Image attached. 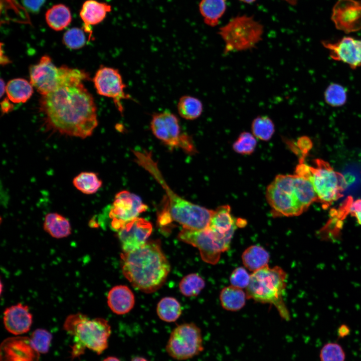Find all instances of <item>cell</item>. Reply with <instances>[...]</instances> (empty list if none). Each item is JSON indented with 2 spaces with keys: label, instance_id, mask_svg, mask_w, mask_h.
Segmentation results:
<instances>
[{
  "label": "cell",
  "instance_id": "cell-4",
  "mask_svg": "<svg viewBox=\"0 0 361 361\" xmlns=\"http://www.w3.org/2000/svg\"><path fill=\"white\" fill-rule=\"evenodd\" d=\"M64 328L74 336L73 357L80 355L86 348L100 354L108 346L111 329L105 319L100 317L90 319L81 313L74 314L66 318Z\"/></svg>",
  "mask_w": 361,
  "mask_h": 361
},
{
  "label": "cell",
  "instance_id": "cell-29",
  "mask_svg": "<svg viewBox=\"0 0 361 361\" xmlns=\"http://www.w3.org/2000/svg\"><path fill=\"white\" fill-rule=\"evenodd\" d=\"M49 26L56 31H60L66 27L71 21L69 9L61 4L54 6L46 14Z\"/></svg>",
  "mask_w": 361,
  "mask_h": 361
},
{
  "label": "cell",
  "instance_id": "cell-50",
  "mask_svg": "<svg viewBox=\"0 0 361 361\" xmlns=\"http://www.w3.org/2000/svg\"><path fill=\"white\" fill-rule=\"evenodd\" d=\"M241 2H242L243 3H246V4H251L252 3H254L256 0H239Z\"/></svg>",
  "mask_w": 361,
  "mask_h": 361
},
{
  "label": "cell",
  "instance_id": "cell-38",
  "mask_svg": "<svg viewBox=\"0 0 361 361\" xmlns=\"http://www.w3.org/2000/svg\"><path fill=\"white\" fill-rule=\"evenodd\" d=\"M319 358L320 361H345V353L338 343L328 342L320 349Z\"/></svg>",
  "mask_w": 361,
  "mask_h": 361
},
{
  "label": "cell",
  "instance_id": "cell-30",
  "mask_svg": "<svg viewBox=\"0 0 361 361\" xmlns=\"http://www.w3.org/2000/svg\"><path fill=\"white\" fill-rule=\"evenodd\" d=\"M179 115L186 120H195L199 118L203 110L202 101L198 98L190 96H182L177 105Z\"/></svg>",
  "mask_w": 361,
  "mask_h": 361
},
{
  "label": "cell",
  "instance_id": "cell-8",
  "mask_svg": "<svg viewBox=\"0 0 361 361\" xmlns=\"http://www.w3.org/2000/svg\"><path fill=\"white\" fill-rule=\"evenodd\" d=\"M234 232L221 234L209 227L200 230L183 228L177 238L180 241L197 247L202 260L214 265L219 261L221 254L229 249Z\"/></svg>",
  "mask_w": 361,
  "mask_h": 361
},
{
  "label": "cell",
  "instance_id": "cell-31",
  "mask_svg": "<svg viewBox=\"0 0 361 361\" xmlns=\"http://www.w3.org/2000/svg\"><path fill=\"white\" fill-rule=\"evenodd\" d=\"M156 312L159 318L163 321H175L182 314L179 302L172 297H165L158 303Z\"/></svg>",
  "mask_w": 361,
  "mask_h": 361
},
{
  "label": "cell",
  "instance_id": "cell-36",
  "mask_svg": "<svg viewBox=\"0 0 361 361\" xmlns=\"http://www.w3.org/2000/svg\"><path fill=\"white\" fill-rule=\"evenodd\" d=\"M30 339L32 346L39 353H46L50 348L52 335L46 329L38 328L33 332Z\"/></svg>",
  "mask_w": 361,
  "mask_h": 361
},
{
  "label": "cell",
  "instance_id": "cell-32",
  "mask_svg": "<svg viewBox=\"0 0 361 361\" xmlns=\"http://www.w3.org/2000/svg\"><path fill=\"white\" fill-rule=\"evenodd\" d=\"M74 187L81 193L91 195L96 193L102 183L97 174L94 172H82L73 179Z\"/></svg>",
  "mask_w": 361,
  "mask_h": 361
},
{
  "label": "cell",
  "instance_id": "cell-44",
  "mask_svg": "<svg viewBox=\"0 0 361 361\" xmlns=\"http://www.w3.org/2000/svg\"><path fill=\"white\" fill-rule=\"evenodd\" d=\"M350 333V329L348 326L345 324L341 325L337 330V335L339 338H343L347 336Z\"/></svg>",
  "mask_w": 361,
  "mask_h": 361
},
{
  "label": "cell",
  "instance_id": "cell-24",
  "mask_svg": "<svg viewBox=\"0 0 361 361\" xmlns=\"http://www.w3.org/2000/svg\"><path fill=\"white\" fill-rule=\"evenodd\" d=\"M199 8L204 23L215 27L226 12V0H201Z\"/></svg>",
  "mask_w": 361,
  "mask_h": 361
},
{
  "label": "cell",
  "instance_id": "cell-28",
  "mask_svg": "<svg viewBox=\"0 0 361 361\" xmlns=\"http://www.w3.org/2000/svg\"><path fill=\"white\" fill-rule=\"evenodd\" d=\"M247 295L242 289L232 285L224 288L220 295L222 307L228 310L237 311L245 304Z\"/></svg>",
  "mask_w": 361,
  "mask_h": 361
},
{
  "label": "cell",
  "instance_id": "cell-16",
  "mask_svg": "<svg viewBox=\"0 0 361 361\" xmlns=\"http://www.w3.org/2000/svg\"><path fill=\"white\" fill-rule=\"evenodd\" d=\"M39 358L40 353L32 346L30 337H9L1 344V361H39Z\"/></svg>",
  "mask_w": 361,
  "mask_h": 361
},
{
  "label": "cell",
  "instance_id": "cell-25",
  "mask_svg": "<svg viewBox=\"0 0 361 361\" xmlns=\"http://www.w3.org/2000/svg\"><path fill=\"white\" fill-rule=\"evenodd\" d=\"M44 229L52 237L57 239L67 237L71 233L68 220L57 213H50L45 216Z\"/></svg>",
  "mask_w": 361,
  "mask_h": 361
},
{
  "label": "cell",
  "instance_id": "cell-12",
  "mask_svg": "<svg viewBox=\"0 0 361 361\" xmlns=\"http://www.w3.org/2000/svg\"><path fill=\"white\" fill-rule=\"evenodd\" d=\"M93 81L97 93L112 99L116 108L122 113V101L131 97L125 91L126 85L119 71L112 67H101L96 72Z\"/></svg>",
  "mask_w": 361,
  "mask_h": 361
},
{
  "label": "cell",
  "instance_id": "cell-43",
  "mask_svg": "<svg viewBox=\"0 0 361 361\" xmlns=\"http://www.w3.org/2000/svg\"><path fill=\"white\" fill-rule=\"evenodd\" d=\"M45 0H23L25 7L29 11L37 12L44 3Z\"/></svg>",
  "mask_w": 361,
  "mask_h": 361
},
{
  "label": "cell",
  "instance_id": "cell-23",
  "mask_svg": "<svg viewBox=\"0 0 361 361\" xmlns=\"http://www.w3.org/2000/svg\"><path fill=\"white\" fill-rule=\"evenodd\" d=\"M111 11V6L106 3L88 0L84 3L80 15L85 25L88 26L101 22Z\"/></svg>",
  "mask_w": 361,
  "mask_h": 361
},
{
  "label": "cell",
  "instance_id": "cell-13",
  "mask_svg": "<svg viewBox=\"0 0 361 361\" xmlns=\"http://www.w3.org/2000/svg\"><path fill=\"white\" fill-rule=\"evenodd\" d=\"M147 209V206L138 196L127 191L119 192L115 197L109 214L112 229L118 231L126 223L138 217Z\"/></svg>",
  "mask_w": 361,
  "mask_h": 361
},
{
  "label": "cell",
  "instance_id": "cell-37",
  "mask_svg": "<svg viewBox=\"0 0 361 361\" xmlns=\"http://www.w3.org/2000/svg\"><path fill=\"white\" fill-rule=\"evenodd\" d=\"M256 138L252 133L242 132L233 144L234 150L242 154H250L255 150L257 145Z\"/></svg>",
  "mask_w": 361,
  "mask_h": 361
},
{
  "label": "cell",
  "instance_id": "cell-15",
  "mask_svg": "<svg viewBox=\"0 0 361 361\" xmlns=\"http://www.w3.org/2000/svg\"><path fill=\"white\" fill-rule=\"evenodd\" d=\"M266 198L277 216H296L305 211L292 192L278 188L273 182L267 189Z\"/></svg>",
  "mask_w": 361,
  "mask_h": 361
},
{
  "label": "cell",
  "instance_id": "cell-42",
  "mask_svg": "<svg viewBox=\"0 0 361 361\" xmlns=\"http://www.w3.org/2000/svg\"><path fill=\"white\" fill-rule=\"evenodd\" d=\"M297 146L303 154L308 153L312 147V142L307 136H301L297 140Z\"/></svg>",
  "mask_w": 361,
  "mask_h": 361
},
{
  "label": "cell",
  "instance_id": "cell-48",
  "mask_svg": "<svg viewBox=\"0 0 361 361\" xmlns=\"http://www.w3.org/2000/svg\"><path fill=\"white\" fill-rule=\"evenodd\" d=\"M103 361H121L119 358L115 356H108Z\"/></svg>",
  "mask_w": 361,
  "mask_h": 361
},
{
  "label": "cell",
  "instance_id": "cell-6",
  "mask_svg": "<svg viewBox=\"0 0 361 361\" xmlns=\"http://www.w3.org/2000/svg\"><path fill=\"white\" fill-rule=\"evenodd\" d=\"M30 83L42 95L89 79V74L84 70L65 65L56 66L47 55L42 56L37 64L30 67Z\"/></svg>",
  "mask_w": 361,
  "mask_h": 361
},
{
  "label": "cell",
  "instance_id": "cell-20",
  "mask_svg": "<svg viewBox=\"0 0 361 361\" xmlns=\"http://www.w3.org/2000/svg\"><path fill=\"white\" fill-rule=\"evenodd\" d=\"M107 303L113 313L118 315L125 314L133 308L135 304L134 295L127 286L116 285L109 290Z\"/></svg>",
  "mask_w": 361,
  "mask_h": 361
},
{
  "label": "cell",
  "instance_id": "cell-3",
  "mask_svg": "<svg viewBox=\"0 0 361 361\" xmlns=\"http://www.w3.org/2000/svg\"><path fill=\"white\" fill-rule=\"evenodd\" d=\"M137 163L150 173L165 191L168 199V214L183 228L203 230L209 227L214 211L192 203L175 194L167 185L151 154L134 151Z\"/></svg>",
  "mask_w": 361,
  "mask_h": 361
},
{
  "label": "cell",
  "instance_id": "cell-34",
  "mask_svg": "<svg viewBox=\"0 0 361 361\" xmlns=\"http://www.w3.org/2000/svg\"><path fill=\"white\" fill-rule=\"evenodd\" d=\"M205 286L204 280L198 274L191 273L184 276L179 283L180 293L186 297L197 296Z\"/></svg>",
  "mask_w": 361,
  "mask_h": 361
},
{
  "label": "cell",
  "instance_id": "cell-35",
  "mask_svg": "<svg viewBox=\"0 0 361 361\" xmlns=\"http://www.w3.org/2000/svg\"><path fill=\"white\" fill-rule=\"evenodd\" d=\"M345 89L341 85L332 83L329 85L324 92L326 102L330 106L339 107L344 105L346 101Z\"/></svg>",
  "mask_w": 361,
  "mask_h": 361
},
{
  "label": "cell",
  "instance_id": "cell-1",
  "mask_svg": "<svg viewBox=\"0 0 361 361\" xmlns=\"http://www.w3.org/2000/svg\"><path fill=\"white\" fill-rule=\"evenodd\" d=\"M42 96L40 109L49 128L81 138L92 135L98 125L96 107L82 82Z\"/></svg>",
  "mask_w": 361,
  "mask_h": 361
},
{
  "label": "cell",
  "instance_id": "cell-18",
  "mask_svg": "<svg viewBox=\"0 0 361 361\" xmlns=\"http://www.w3.org/2000/svg\"><path fill=\"white\" fill-rule=\"evenodd\" d=\"M333 60L348 64L352 69L361 65V40L345 37L336 43L322 42Z\"/></svg>",
  "mask_w": 361,
  "mask_h": 361
},
{
  "label": "cell",
  "instance_id": "cell-2",
  "mask_svg": "<svg viewBox=\"0 0 361 361\" xmlns=\"http://www.w3.org/2000/svg\"><path fill=\"white\" fill-rule=\"evenodd\" d=\"M123 274L137 289L147 293L160 288L170 272L169 263L156 241L121 254Z\"/></svg>",
  "mask_w": 361,
  "mask_h": 361
},
{
  "label": "cell",
  "instance_id": "cell-11",
  "mask_svg": "<svg viewBox=\"0 0 361 361\" xmlns=\"http://www.w3.org/2000/svg\"><path fill=\"white\" fill-rule=\"evenodd\" d=\"M150 128L154 135L165 144L171 147H181L190 152L194 151L192 139L182 132L178 118L169 111L154 114Z\"/></svg>",
  "mask_w": 361,
  "mask_h": 361
},
{
  "label": "cell",
  "instance_id": "cell-33",
  "mask_svg": "<svg viewBox=\"0 0 361 361\" xmlns=\"http://www.w3.org/2000/svg\"><path fill=\"white\" fill-rule=\"evenodd\" d=\"M251 130L252 134L256 138L261 140L268 141L274 133L275 125L269 116L260 115L252 121Z\"/></svg>",
  "mask_w": 361,
  "mask_h": 361
},
{
  "label": "cell",
  "instance_id": "cell-10",
  "mask_svg": "<svg viewBox=\"0 0 361 361\" xmlns=\"http://www.w3.org/2000/svg\"><path fill=\"white\" fill-rule=\"evenodd\" d=\"M172 358L183 360L199 355L204 350L200 328L194 323H185L175 327L165 346Z\"/></svg>",
  "mask_w": 361,
  "mask_h": 361
},
{
  "label": "cell",
  "instance_id": "cell-27",
  "mask_svg": "<svg viewBox=\"0 0 361 361\" xmlns=\"http://www.w3.org/2000/svg\"><path fill=\"white\" fill-rule=\"evenodd\" d=\"M6 92L9 100L14 103H24L33 93V86L22 78L11 80L6 86Z\"/></svg>",
  "mask_w": 361,
  "mask_h": 361
},
{
  "label": "cell",
  "instance_id": "cell-5",
  "mask_svg": "<svg viewBox=\"0 0 361 361\" xmlns=\"http://www.w3.org/2000/svg\"><path fill=\"white\" fill-rule=\"evenodd\" d=\"M287 274L280 267L268 265L253 272L246 288L247 297L256 302L269 303L277 309L280 316L288 320L289 314L283 301Z\"/></svg>",
  "mask_w": 361,
  "mask_h": 361
},
{
  "label": "cell",
  "instance_id": "cell-49",
  "mask_svg": "<svg viewBox=\"0 0 361 361\" xmlns=\"http://www.w3.org/2000/svg\"><path fill=\"white\" fill-rule=\"evenodd\" d=\"M283 1H286V2H287L288 4H290V5H294L296 4L298 0H283Z\"/></svg>",
  "mask_w": 361,
  "mask_h": 361
},
{
  "label": "cell",
  "instance_id": "cell-26",
  "mask_svg": "<svg viewBox=\"0 0 361 361\" xmlns=\"http://www.w3.org/2000/svg\"><path fill=\"white\" fill-rule=\"evenodd\" d=\"M269 258L268 252L259 245L249 247L242 255L244 266L253 272L267 266Z\"/></svg>",
  "mask_w": 361,
  "mask_h": 361
},
{
  "label": "cell",
  "instance_id": "cell-21",
  "mask_svg": "<svg viewBox=\"0 0 361 361\" xmlns=\"http://www.w3.org/2000/svg\"><path fill=\"white\" fill-rule=\"evenodd\" d=\"M293 192L306 210L310 205L319 199L310 179L297 174L293 175Z\"/></svg>",
  "mask_w": 361,
  "mask_h": 361
},
{
  "label": "cell",
  "instance_id": "cell-19",
  "mask_svg": "<svg viewBox=\"0 0 361 361\" xmlns=\"http://www.w3.org/2000/svg\"><path fill=\"white\" fill-rule=\"evenodd\" d=\"M3 321L6 329L9 332L19 335L30 330L33 316L27 305L19 303L5 309Z\"/></svg>",
  "mask_w": 361,
  "mask_h": 361
},
{
  "label": "cell",
  "instance_id": "cell-47",
  "mask_svg": "<svg viewBox=\"0 0 361 361\" xmlns=\"http://www.w3.org/2000/svg\"><path fill=\"white\" fill-rule=\"evenodd\" d=\"M131 361H148L145 358L142 356H135L133 357Z\"/></svg>",
  "mask_w": 361,
  "mask_h": 361
},
{
  "label": "cell",
  "instance_id": "cell-9",
  "mask_svg": "<svg viewBox=\"0 0 361 361\" xmlns=\"http://www.w3.org/2000/svg\"><path fill=\"white\" fill-rule=\"evenodd\" d=\"M315 166H310L309 179L324 209L343 195L346 185L344 176L335 171L329 163L321 159L315 160Z\"/></svg>",
  "mask_w": 361,
  "mask_h": 361
},
{
  "label": "cell",
  "instance_id": "cell-7",
  "mask_svg": "<svg viewBox=\"0 0 361 361\" xmlns=\"http://www.w3.org/2000/svg\"><path fill=\"white\" fill-rule=\"evenodd\" d=\"M225 43L224 53L251 50L262 40L264 27L253 16L246 15L231 19L218 32Z\"/></svg>",
  "mask_w": 361,
  "mask_h": 361
},
{
  "label": "cell",
  "instance_id": "cell-14",
  "mask_svg": "<svg viewBox=\"0 0 361 361\" xmlns=\"http://www.w3.org/2000/svg\"><path fill=\"white\" fill-rule=\"evenodd\" d=\"M152 231L150 222L141 218H136L127 223L118 232L123 252L135 250L144 245Z\"/></svg>",
  "mask_w": 361,
  "mask_h": 361
},
{
  "label": "cell",
  "instance_id": "cell-45",
  "mask_svg": "<svg viewBox=\"0 0 361 361\" xmlns=\"http://www.w3.org/2000/svg\"><path fill=\"white\" fill-rule=\"evenodd\" d=\"M1 108L3 113H8L13 108V105L9 102V99L5 98L1 102Z\"/></svg>",
  "mask_w": 361,
  "mask_h": 361
},
{
  "label": "cell",
  "instance_id": "cell-22",
  "mask_svg": "<svg viewBox=\"0 0 361 361\" xmlns=\"http://www.w3.org/2000/svg\"><path fill=\"white\" fill-rule=\"evenodd\" d=\"M237 220L231 213L228 205H224L214 211L209 227L221 234L235 232L238 226Z\"/></svg>",
  "mask_w": 361,
  "mask_h": 361
},
{
  "label": "cell",
  "instance_id": "cell-17",
  "mask_svg": "<svg viewBox=\"0 0 361 361\" xmlns=\"http://www.w3.org/2000/svg\"><path fill=\"white\" fill-rule=\"evenodd\" d=\"M332 19L336 28L346 33L361 29V2L338 1L333 8Z\"/></svg>",
  "mask_w": 361,
  "mask_h": 361
},
{
  "label": "cell",
  "instance_id": "cell-46",
  "mask_svg": "<svg viewBox=\"0 0 361 361\" xmlns=\"http://www.w3.org/2000/svg\"><path fill=\"white\" fill-rule=\"evenodd\" d=\"M1 96L2 97L4 93L6 91V86L5 82L2 79H1Z\"/></svg>",
  "mask_w": 361,
  "mask_h": 361
},
{
  "label": "cell",
  "instance_id": "cell-41",
  "mask_svg": "<svg viewBox=\"0 0 361 361\" xmlns=\"http://www.w3.org/2000/svg\"><path fill=\"white\" fill-rule=\"evenodd\" d=\"M348 212L356 219L358 224L361 225V199L348 204Z\"/></svg>",
  "mask_w": 361,
  "mask_h": 361
},
{
  "label": "cell",
  "instance_id": "cell-39",
  "mask_svg": "<svg viewBox=\"0 0 361 361\" xmlns=\"http://www.w3.org/2000/svg\"><path fill=\"white\" fill-rule=\"evenodd\" d=\"M63 42L69 48L77 49L83 47L86 43L84 32L79 28H72L64 35Z\"/></svg>",
  "mask_w": 361,
  "mask_h": 361
},
{
  "label": "cell",
  "instance_id": "cell-40",
  "mask_svg": "<svg viewBox=\"0 0 361 361\" xmlns=\"http://www.w3.org/2000/svg\"><path fill=\"white\" fill-rule=\"evenodd\" d=\"M250 276L251 275L244 268L238 267L234 270L230 276V283L232 286L237 288H247L250 282Z\"/></svg>",
  "mask_w": 361,
  "mask_h": 361
}]
</instances>
